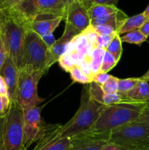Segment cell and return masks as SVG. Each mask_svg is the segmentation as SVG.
<instances>
[{
	"label": "cell",
	"instance_id": "6da1fadb",
	"mask_svg": "<svg viewBox=\"0 0 149 150\" xmlns=\"http://www.w3.org/2000/svg\"><path fill=\"white\" fill-rule=\"evenodd\" d=\"M145 104V103L129 102L104 105L94 125L85 133L109 139L112 130L137 121Z\"/></svg>",
	"mask_w": 149,
	"mask_h": 150
},
{
	"label": "cell",
	"instance_id": "7a4b0ae2",
	"mask_svg": "<svg viewBox=\"0 0 149 150\" xmlns=\"http://www.w3.org/2000/svg\"><path fill=\"white\" fill-rule=\"evenodd\" d=\"M4 12L1 36L9 57L20 70L25 38L29 29V20L14 7L4 10Z\"/></svg>",
	"mask_w": 149,
	"mask_h": 150
},
{
	"label": "cell",
	"instance_id": "3957f363",
	"mask_svg": "<svg viewBox=\"0 0 149 150\" xmlns=\"http://www.w3.org/2000/svg\"><path fill=\"white\" fill-rule=\"evenodd\" d=\"M103 106L104 105L91 98L89 85H85L82 90L80 104L77 112L68 122L60 125V134L72 138L88 131L94 125Z\"/></svg>",
	"mask_w": 149,
	"mask_h": 150
},
{
	"label": "cell",
	"instance_id": "277c9868",
	"mask_svg": "<svg viewBox=\"0 0 149 150\" xmlns=\"http://www.w3.org/2000/svg\"><path fill=\"white\" fill-rule=\"evenodd\" d=\"M0 150H26L23 128V109L11 103L10 111L0 118Z\"/></svg>",
	"mask_w": 149,
	"mask_h": 150
},
{
	"label": "cell",
	"instance_id": "5b68a950",
	"mask_svg": "<svg viewBox=\"0 0 149 150\" xmlns=\"http://www.w3.org/2000/svg\"><path fill=\"white\" fill-rule=\"evenodd\" d=\"M108 142L127 150L149 149V125L135 121L112 130Z\"/></svg>",
	"mask_w": 149,
	"mask_h": 150
},
{
	"label": "cell",
	"instance_id": "8992f818",
	"mask_svg": "<svg viewBox=\"0 0 149 150\" xmlns=\"http://www.w3.org/2000/svg\"><path fill=\"white\" fill-rule=\"evenodd\" d=\"M13 7L29 21L65 18L66 6L62 0H19Z\"/></svg>",
	"mask_w": 149,
	"mask_h": 150
},
{
	"label": "cell",
	"instance_id": "52a82bcc",
	"mask_svg": "<svg viewBox=\"0 0 149 150\" xmlns=\"http://www.w3.org/2000/svg\"><path fill=\"white\" fill-rule=\"evenodd\" d=\"M49 48L41 37L29 29L26 32L22 52L21 68L31 70H48Z\"/></svg>",
	"mask_w": 149,
	"mask_h": 150
},
{
	"label": "cell",
	"instance_id": "ba28073f",
	"mask_svg": "<svg viewBox=\"0 0 149 150\" xmlns=\"http://www.w3.org/2000/svg\"><path fill=\"white\" fill-rule=\"evenodd\" d=\"M45 73L44 70H31L25 68L19 70L16 103L21 109L38 106L44 101L43 98L38 95L37 85Z\"/></svg>",
	"mask_w": 149,
	"mask_h": 150
},
{
	"label": "cell",
	"instance_id": "9c48e42d",
	"mask_svg": "<svg viewBox=\"0 0 149 150\" xmlns=\"http://www.w3.org/2000/svg\"><path fill=\"white\" fill-rule=\"evenodd\" d=\"M43 107L44 105H38L23 110V139L26 150L37 142L45 131L47 124L41 116Z\"/></svg>",
	"mask_w": 149,
	"mask_h": 150
},
{
	"label": "cell",
	"instance_id": "30bf717a",
	"mask_svg": "<svg viewBox=\"0 0 149 150\" xmlns=\"http://www.w3.org/2000/svg\"><path fill=\"white\" fill-rule=\"evenodd\" d=\"M60 125H46L45 131L33 150H70L71 139L59 133Z\"/></svg>",
	"mask_w": 149,
	"mask_h": 150
},
{
	"label": "cell",
	"instance_id": "8fae6325",
	"mask_svg": "<svg viewBox=\"0 0 149 150\" xmlns=\"http://www.w3.org/2000/svg\"><path fill=\"white\" fill-rule=\"evenodd\" d=\"M64 20L81 32L91 26L88 10L80 0H74L67 6Z\"/></svg>",
	"mask_w": 149,
	"mask_h": 150
},
{
	"label": "cell",
	"instance_id": "7c38bea8",
	"mask_svg": "<svg viewBox=\"0 0 149 150\" xmlns=\"http://www.w3.org/2000/svg\"><path fill=\"white\" fill-rule=\"evenodd\" d=\"M82 32L77 30L72 26L69 23H66L65 28L63 35L60 38H58L54 45L49 49L48 52V61L47 67L49 69L53 64L58 61L60 57L64 55L66 51L68 49L70 43L72 42L73 40L80 35Z\"/></svg>",
	"mask_w": 149,
	"mask_h": 150
},
{
	"label": "cell",
	"instance_id": "4fadbf2b",
	"mask_svg": "<svg viewBox=\"0 0 149 150\" xmlns=\"http://www.w3.org/2000/svg\"><path fill=\"white\" fill-rule=\"evenodd\" d=\"M70 139V150H102L108 142V138L89 133H83Z\"/></svg>",
	"mask_w": 149,
	"mask_h": 150
},
{
	"label": "cell",
	"instance_id": "5bb4252c",
	"mask_svg": "<svg viewBox=\"0 0 149 150\" xmlns=\"http://www.w3.org/2000/svg\"><path fill=\"white\" fill-rule=\"evenodd\" d=\"M0 75L4 79L7 89H8V97L13 103H16V96H17V87L18 82L19 69L10 57H7L5 62L3 64Z\"/></svg>",
	"mask_w": 149,
	"mask_h": 150
},
{
	"label": "cell",
	"instance_id": "9a60e30c",
	"mask_svg": "<svg viewBox=\"0 0 149 150\" xmlns=\"http://www.w3.org/2000/svg\"><path fill=\"white\" fill-rule=\"evenodd\" d=\"M89 92L91 99L104 105L130 102L126 98L125 95L118 93V92L116 94H112V95L106 94L102 89V86L100 85L93 81L89 83Z\"/></svg>",
	"mask_w": 149,
	"mask_h": 150
},
{
	"label": "cell",
	"instance_id": "2e32d148",
	"mask_svg": "<svg viewBox=\"0 0 149 150\" xmlns=\"http://www.w3.org/2000/svg\"><path fill=\"white\" fill-rule=\"evenodd\" d=\"M62 20H64L62 18H56L29 21V29L39 37L51 35L58 27Z\"/></svg>",
	"mask_w": 149,
	"mask_h": 150
},
{
	"label": "cell",
	"instance_id": "e0dca14e",
	"mask_svg": "<svg viewBox=\"0 0 149 150\" xmlns=\"http://www.w3.org/2000/svg\"><path fill=\"white\" fill-rule=\"evenodd\" d=\"M127 18H128L127 15L124 11L119 10L116 13L91 20V25L93 26H98V25H108L115 29L118 33L119 29Z\"/></svg>",
	"mask_w": 149,
	"mask_h": 150
},
{
	"label": "cell",
	"instance_id": "ac0fdd59",
	"mask_svg": "<svg viewBox=\"0 0 149 150\" xmlns=\"http://www.w3.org/2000/svg\"><path fill=\"white\" fill-rule=\"evenodd\" d=\"M124 95L130 102L146 103L149 100L148 83L140 78V81L137 85Z\"/></svg>",
	"mask_w": 149,
	"mask_h": 150
},
{
	"label": "cell",
	"instance_id": "d6986e66",
	"mask_svg": "<svg viewBox=\"0 0 149 150\" xmlns=\"http://www.w3.org/2000/svg\"><path fill=\"white\" fill-rule=\"evenodd\" d=\"M146 20L147 18L145 17L143 13L137 14L131 17H128L119 29L118 34L121 36V35H124L127 32L139 29Z\"/></svg>",
	"mask_w": 149,
	"mask_h": 150
},
{
	"label": "cell",
	"instance_id": "ffe728a7",
	"mask_svg": "<svg viewBox=\"0 0 149 150\" xmlns=\"http://www.w3.org/2000/svg\"><path fill=\"white\" fill-rule=\"evenodd\" d=\"M116 6L108 4H94L88 9L89 17L91 20L99 18L112 13H116L119 10Z\"/></svg>",
	"mask_w": 149,
	"mask_h": 150
},
{
	"label": "cell",
	"instance_id": "44dd1931",
	"mask_svg": "<svg viewBox=\"0 0 149 150\" xmlns=\"http://www.w3.org/2000/svg\"><path fill=\"white\" fill-rule=\"evenodd\" d=\"M105 51L110 54L111 55L115 57V59L118 62L121 59V56L123 53V48H122V42L121 40V36L118 33L113 37L112 40L108 46L107 47Z\"/></svg>",
	"mask_w": 149,
	"mask_h": 150
},
{
	"label": "cell",
	"instance_id": "7402d4cb",
	"mask_svg": "<svg viewBox=\"0 0 149 150\" xmlns=\"http://www.w3.org/2000/svg\"><path fill=\"white\" fill-rule=\"evenodd\" d=\"M148 38L142 34L139 29L127 32L124 35L121 36V40L122 42H128L131 44L140 45L142 43L147 40Z\"/></svg>",
	"mask_w": 149,
	"mask_h": 150
},
{
	"label": "cell",
	"instance_id": "603a6c76",
	"mask_svg": "<svg viewBox=\"0 0 149 150\" xmlns=\"http://www.w3.org/2000/svg\"><path fill=\"white\" fill-rule=\"evenodd\" d=\"M69 73L71 76L72 79L77 83L89 84L93 81L91 78L86 75L78 65H74L71 67Z\"/></svg>",
	"mask_w": 149,
	"mask_h": 150
},
{
	"label": "cell",
	"instance_id": "cb8c5ba5",
	"mask_svg": "<svg viewBox=\"0 0 149 150\" xmlns=\"http://www.w3.org/2000/svg\"><path fill=\"white\" fill-rule=\"evenodd\" d=\"M140 81V78H128L124 79H118V92L122 95L131 91L137 85Z\"/></svg>",
	"mask_w": 149,
	"mask_h": 150
},
{
	"label": "cell",
	"instance_id": "d4e9b609",
	"mask_svg": "<svg viewBox=\"0 0 149 150\" xmlns=\"http://www.w3.org/2000/svg\"><path fill=\"white\" fill-rule=\"evenodd\" d=\"M118 62L115 59V57L108 52H105V56H104L103 60H102V65H101L100 70L101 73H108V72L110 71L113 67L117 65Z\"/></svg>",
	"mask_w": 149,
	"mask_h": 150
},
{
	"label": "cell",
	"instance_id": "484cf974",
	"mask_svg": "<svg viewBox=\"0 0 149 150\" xmlns=\"http://www.w3.org/2000/svg\"><path fill=\"white\" fill-rule=\"evenodd\" d=\"M118 79H119L110 75L109 79L102 86H101L104 92L106 94H110V95L118 93Z\"/></svg>",
	"mask_w": 149,
	"mask_h": 150
},
{
	"label": "cell",
	"instance_id": "4316f807",
	"mask_svg": "<svg viewBox=\"0 0 149 150\" xmlns=\"http://www.w3.org/2000/svg\"><path fill=\"white\" fill-rule=\"evenodd\" d=\"M116 35V34H115ZM115 35H101L96 34V38L93 44V48H101V49L106 50L107 47L111 42L113 37Z\"/></svg>",
	"mask_w": 149,
	"mask_h": 150
},
{
	"label": "cell",
	"instance_id": "83f0119b",
	"mask_svg": "<svg viewBox=\"0 0 149 150\" xmlns=\"http://www.w3.org/2000/svg\"><path fill=\"white\" fill-rule=\"evenodd\" d=\"M58 62H59L60 66L62 67L63 70H64L67 73H69L71 67H72L74 65H77L75 61L67 53H65L64 55L61 56Z\"/></svg>",
	"mask_w": 149,
	"mask_h": 150
},
{
	"label": "cell",
	"instance_id": "f1b7e54d",
	"mask_svg": "<svg viewBox=\"0 0 149 150\" xmlns=\"http://www.w3.org/2000/svg\"><path fill=\"white\" fill-rule=\"evenodd\" d=\"M84 4L86 9H89L94 4H108V5H115L118 4L119 0H80Z\"/></svg>",
	"mask_w": 149,
	"mask_h": 150
},
{
	"label": "cell",
	"instance_id": "f546056e",
	"mask_svg": "<svg viewBox=\"0 0 149 150\" xmlns=\"http://www.w3.org/2000/svg\"><path fill=\"white\" fill-rule=\"evenodd\" d=\"M11 101L8 96L0 95V118L4 117L10 111Z\"/></svg>",
	"mask_w": 149,
	"mask_h": 150
},
{
	"label": "cell",
	"instance_id": "4dcf8cb0",
	"mask_svg": "<svg viewBox=\"0 0 149 150\" xmlns=\"http://www.w3.org/2000/svg\"><path fill=\"white\" fill-rule=\"evenodd\" d=\"M93 30L96 34L101 35H112L117 34V31L108 25H98L93 26Z\"/></svg>",
	"mask_w": 149,
	"mask_h": 150
},
{
	"label": "cell",
	"instance_id": "1f68e13d",
	"mask_svg": "<svg viewBox=\"0 0 149 150\" xmlns=\"http://www.w3.org/2000/svg\"><path fill=\"white\" fill-rule=\"evenodd\" d=\"M9 55L8 53H7V48H6L5 45H4L3 40L1 38V34H0V70H1L3 64H4L6 59H7Z\"/></svg>",
	"mask_w": 149,
	"mask_h": 150
},
{
	"label": "cell",
	"instance_id": "d6a6232c",
	"mask_svg": "<svg viewBox=\"0 0 149 150\" xmlns=\"http://www.w3.org/2000/svg\"><path fill=\"white\" fill-rule=\"evenodd\" d=\"M110 77V75L108 74V73L99 72V73H97L93 76V81L98 83L100 86H102L109 79Z\"/></svg>",
	"mask_w": 149,
	"mask_h": 150
},
{
	"label": "cell",
	"instance_id": "836d02e7",
	"mask_svg": "<svg viewBox=\"0 0 149 150\" xmlns=\"http://www.w3.org/2000/svg\"><path fill=\"white\" fill-rule=\"evenodd\" d=\"M137 121L145 122L149 125V104H145L143 111H142L141 115H140V118Z\"/></svg>",
	"mask_w": 149,
	"mask_h": 150
},
{
	"label": "cell",
	"instance_id": "e575fe53",
	"mask_svg": "<svg viewBox=\"0 0 149 150\" xmlns=\"http://www.w3.org/2000/svg\"><path fill=\"white\" fill-rule=\"evenodd\" d=\"M41 38H42V41L45 42V44L47 45V47H48L49 49L54 45V43L56 42V39L55 38H54L53 34L45 35V36L41 37Z\"/></svg>",
	"mask_w": 149,
	"mask_h": 150
},
{
	"label": "cell",
	"instance_id": "d590c367",
	"mask_svg": "<svg viewBox=\"0 0 149 150\" xmlns=\"http://www.w3.org/2000/svg\"><path fill=\"white\" fill-rule=\"evenodd\" d=\"M18 0H0V7L4 10L10 8L16 4Z\"/></svg>",
	"mask_w": 149,
	"mask_h": 150
},
{
	"label": "cell",
	"instance_id": "8d00e7d4",
	"mask_svg": "<svg viewBox=\"0 0 149 150\" xmlns=\"http://www.w3.org/2000/svg\"><path fill=\"white\" fill-rule=\"evenodd\" d=\"M0 95L8 96V89L4 79L0 75Z\"/></svg>",
	"mask_w": 149,
	"mask_h": 150
},
{
	"label": "cell",
	"instance_id": "74e56055",
	"mask_svg": "<svg viewBox=\"0 0 149 150\" xmlns=\"http://www.w3.org/2000/svg\"><path fill=\"white\" fill-rule=\"evenodd\" d=\"M102 150H127L124 148L121 147V146H118V145L112 144L111 142H108L106 144L103 146Z\"/></svg>",
	"mask_w": 149,
	"mask_h": 150
},
{
	"label": "cell",
	"instance_id": "f35d334b",
	"mask_svg": "<svg viewBox=\"0 0 149 150\" xmlns=\"http://www.w3.org/2000/svg\"><path fill=\"white\" fill-rule=\"evenodd\" d=\"M139 30L142 32L143 35H144L145 36L148 38L149 37V19H147V20L144 22V23L142 25V26L139 29Z\"/></svg>",
	"mask_w": 149,
	"mask_h": 150
},
{
	"label": "cell",
	"instance_id": "ab89813d",
	"mask_svg": "<svg viewBox=\"0 0 149 150\" xmlns=\"http://www.w3.org/2000/svg\"><path fill=\"white\" fill-rule=\"evenodd\" d=\"M4 10L0 7V34H1V26H2L3 20H4Z\"/></svg>",
	"mask_w": 149,
	"mask_h": 150
},
{
	"label": "cell",
	"instance_id": "60d3db41",
	"mask_svg": "<svg viewBox=\"0 0 149 150\" xmlns=\"http://www.w3.org/2000/svg\"><path fill=\"white\" fill-rule=\"evenodd\" d=\"M140 79H141L142 80L148 82L149 81V70H148V71L146 72V73L142 76V77H140Z\"/></svg>",
	"mask_w": 149,
	"mask_h": 150
},
{
	"label": "cell",
	"instance_id": "b9f144b4",
	"mask_svg": "<svg viewBox=\"0 0 149 150\" xmlns=\"http://www.w3.org/2000/svg\"><path fill=\"white\" fill-rule=\"evenodd\" d=\"M143 15L145 16V17L147 19H149V5L146 7V9L145 10V11L143 12Z\"/></svg>",
	"mask_w": 149,
	"mask_h": 150
},
{
	"label": "cell",
	"instance_id": "7bdbcfd3",
	"mask_svg": "<svg viewBox=\"0 0 149 150\" xmlns=\"http://www.w3.org/2000/svg\"><path fill=\"white\" fill-rule=\"evenodd\" d=\"M74 1V0H62V1L64 2V4H65L66 7H67V6L70 3H71L72 1Z\"/></svg>",
	"mask_w": 149,
	"mask_h": 150
},
{
	"label": "cell",
	"instance_id": "ee69618b",
	"mask_svg": "<svg viewBox=\"0 0 149 150\" xmlns=\"http://www.w3.org/2000/svg\"><path fill=\"white\" fill-rule=\"evenodd\" d=\"M148 103V104H149V100H148V101H147V102H146V103Z\"/></svg>",
	"mask_w": 149,
	"mask_h": 150
},
{
	"label": "cell",
	"instance_id": "f6af8a7d",
	"mask_svg": "<svg viewBox=\"0 0 149 150\" xmlns=\"http://www.w3.org/2000/svg\"><path fill=\"white\" fill-rule=\"evenodd\" d=\"M18 1H19V0H18Z\"/></svg>",
	"mask_w": 149,
	"mask_h": 150
},
{
	"label": "cell",
	"instance_id": "bcb514c9",
	"mask_svg": "<svg viewBox=\"0 0 149 150\" xmlns=\"http://www.w3.org/2000/svg\"><path fill=\"white\" fill-rule=\"evenodd\" d=\"M148 150H149V149H148Z\"/></svg>",
	"mask_w": 149,
	"mask_h": 150
}]
</instances>
